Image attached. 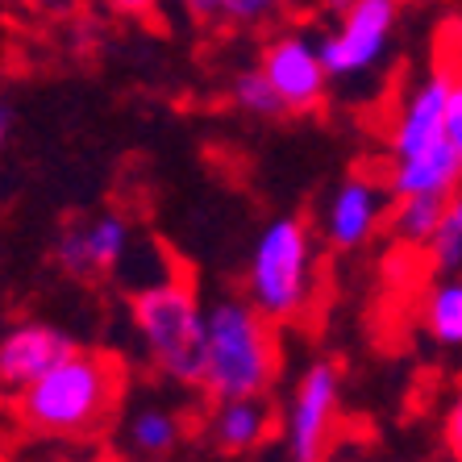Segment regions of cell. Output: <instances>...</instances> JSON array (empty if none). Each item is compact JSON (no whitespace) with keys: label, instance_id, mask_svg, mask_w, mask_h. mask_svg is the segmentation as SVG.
Here are the masks:
<instances>
[{"label":"cell","instance_id":"16","mask_svg":"<svg viewBox=\"0 0 462 462\" xmlns=\"http://www.w3.org/2000/svg\"><path fill=\"white\" fill-rule=\"evenodd\" d=\"M420 321L438 346H462V275H446L425 291Z\"/></svg>","mask_w":462,"mask_h":462},{"label":"cell","instance_id":"9","mask_svg":"<svg viewBox=\"0 0 462 462\" xmlns=\"http://www.w3.org/2000/svg\"><path fill=\"white\" fill-rule=\"evenodd\" d=\"M387 205H392V192H387L383 175L358 171L342 180L321 217L325 242L334 250H363L375 237V229L387 226V213H392Z\"/></svg>","mask_w":462,"mask_h":462},{"label":"cell","instance_id":"5","mask_svg":"<svg viewBox=\"0 0 462 462\" xmlns=\"http://www.w3.org/2000/svg\"><path fill=\"white\" fill-rule=\"evenodd\" d=\"M404 0H329L334 30L321 38L325 71L334 84H363L387 54Z\"/></svg>","mask_w":462,"mask_h":462},{"label":"cell","instance_id":"18","mask_svg":"<svg viewBox=\"0 0 462 462\" xmlns=\"http://www.w3.org/2000/svg\"><path fill=\"white\" fill-rule=\"evenodd\" d=\"M425 258L438 275H462V183L446 200V217L441 229L433 234V242L425 246Z\"/></svg>","mask_w":462,"mask_h":462},{"label":"cell","instance_id":"14","mask_svg":"<svg viewBox=\"0 0 462 462\" xmlns=\"http://www.w3.org/2000/svg\"><path fill=\"white\" fill-rule=\"evenodd\" d=\"M291 0H180L188 22L205 30H267L288 13Z\"/></svg>","mask_w":462,"mask_h":462},{"label":"cell","instance_id":"12","mask_svg":"<svg viewBox=\"0 0 462 462\" xmlns=\"http://www.w3.org/2000/svg\"><path fill=\"white\" fill-rule=\"evenodd\" d=\"M383 183L392 200H404V196H450L462 183V159L450 142L441 138L438 146L409 159H387Z\"/></svg>","mask_w":462,"mask_h":462},{"label":"cell","instance_id":"3","mask_svg":"<svg viewBox=\"0 0 462 462\" xmlns=\"http://www.w3.org/2000/svg\"><path fill=\"white\" fill-rule=\"evenodd\" d=\"M134 329L142 355L162 379L183 387H200L205 366V304L196 283L171 271L162 280L134 291Z\"/></svg>","mask_w":462,"mask_h":462},{"label":"cell","instance_id":"21","mask_svg":"<svg viewBox=\"0 0 462 462\" xmlns=\"http://www.w3.org/2000/svg\"><path fill=\"white\" fill-rule=\"evenodd\" d=\"M441 441H446V454L450 462H462V387L454 392L450 409H446V425H441Z\"/></svg>","mask_w":462,"mask_h":462},{"label":"cell","instance_id":"17","mask_svg":"<svg viewBox=\"0 0 462 462\" xmlns=\"http://www.w3.org/2000/svg\"><path fill=\"white\" fill-rule=\"evenodd\" d=\"M180 438H183V425L167 409H138L125 425L129 450L142 454V458H167L180 446Z\"/></svg>","mask_w":462,"mask_h":462},{"label":"cell","instance_id":"20","mask_svg":"<svg viewBox=\"0 0 462 462\" xmlns=\"http://www.w3.org/2000/svg\"><path fill=\"white\" fill-rule=\"evenodd\" d=\"M446 142L462 159V67L454 71V84H450V100H446Z\"/></svg>","mask_w":462,"mask_h":462},{"label":"cell","instance_id":"24","mask_svg":"<svg viewBox=\"0 0 462 462\" xmlns=\"http://www.w3.org/2000/svg\"><path fill=\"white\" fill-rule=\"evenodd\" d=\"M454 22L462 25V0H454Z\"/></svg>","mask_w":462,"mask_h":462},{"label":"cell","instance_id":"6","mask_svg":"<svg viewBox=\"0 0 462 462\" xmlns=\"http://www.w3.org/2000/svg\"><path fill=\"white\" fill-rule=\"evenodd\" d=\"M342 417V371L329 358H317L300 371L283 417L288 462H329Z\"/></svg>","mask_w":462,"mask_h":462},{"label":"cell","instance_id":"11","mask_svg":"<svg viewBox=\"0 0 462 462\" xmlns=\"http://www.w3.org/2000/svg\"><path fill=\"white\" fill-rule=\"evenodd\" d=\"M76 350V342L42 321H22L13 325L9 334L0 337V387L17 396L22 387H30L33 379H42L54 363H63Z\"/></svg>","mask_w":462,"mask_h":462},{"label":"cell","instance_id":"7","mask_svg":"<svg viewBox=\"0 0 462 462\" xmlns=\"http://www.w3.org/2000/svg\"><path fill=\"white\" fill-rule=\"evenodd\" d=\"M258 67L271 79V88L280 92L283 108L291 113H317L329 97V71H325L321 38H312L309 30H280L271 33L267 46L258 51Z\"/></svg>","mask_w":462,"mask_h":462},{"label":"cell","instance_id":"10","mask_svg":"<svg viewBox=\"0 0 462 462\" xmlns=\"http://www.w3.org/2000/svg\"><path fill=\"white\" fill-rule=\"evenodd\" d=\"M129 254V226L121 213H97L88 221L67 226L54 242V258L76 280H100L117 271Z\"/></svg>","mask_w":462,"mask_h":462},{"label":"cell","instance_id":"2","mask_svg":"<svg viewBox=\"0 0 462 462\" xmlns=\"http://www.w3.org/2000/svg\"><path fill=\"white\" fill-rule=\"evenodd\" d=\"M283 366L275 321L250 300H217L205 309V366L200 392L208 400L267 396Z\"/></svg>","mask_w":462,"mask_h":462},{"label":"cell","instance_id":"15","mask_svg":"<svg viewBox=\"0 0 462 462\" xmlns=\"http://www.w3.org/2000/svg\"><path fill=\"white\" fill-rule=\"evenodd\" d=\"M446 200L450 196H404V200H392V213H387V229L404 250H420L433 242V234L441 229V217H446Z\"/></svg>","mask_w":462,"mask_h":462},{"label":"cell","instance_id":"1","mask_svg":"<svg viewBox=\"0 0 462 462\" xmlns=\"http://www.w3.org/2000/svg\"><path fill=\"white\" fill-rule=\"evenodd\" d=\"M125 392V371L117 358L71 350L42 379H33L13 396V409L25 430L46 438H84L100 430Z\"/></svg>","mask_w":462,"mask_h":462},{"label":"cell","instance_id":"19","mask_svg":"<svg viewBox=\"0 0 462 462\" xmlns=\"http://www.w3.org/2000/svg\"><path fill=\"white\" fill-rule=\"evenodd\" d=\"M229 97H234V108L237 113H246V117H288V108H283L280 92L271 88V79L263 76V67H246V71H237L234 84H229Z\"/></svg>","mask_w":462,"mask_h":462},{"label":"cell","instance_id":"23","mask_svg":"<svg viewBox=\"0 0 462 462\" xmlns=\"http://www.w3.org/2000/svg\"><path fill=\"white\" fill-rule=\"evenodd\" d=\"M113 13H125V17H151L162 0H105Z\"/></svg>","mask_w":462,"mask_h":462},{"label":"cell","instance_id":"22","mask_svg":"<svg viewBox=\"0 0 462 462\" xmlns=\"http://www.w3.org/2000/svg\"><path fill=\"white\" fill-rule=\"evenodd\" d=\"M433 54H441V59H450L454 67H462V25L458 22H450L446 30H441L438 51H433Z\"/></svg>","mask_w":462,"mask_h":462},{"label":"cell","instance_id":"25","mask_svg":"<svg viewBox=\"0 0 462 462\" xmlns=\"http://www.w3.org/2000/svg\"><path fill=\"white\" fill-rule=\"evenodd\" d=\"M0 138H5V108H0Z\"/></svg>","mask_w":462,"mask_h":462},{"label":"cell","instance_id":"8","mask_svg":"<svg viewBox=\"0 0 462 462\" xmlns=\"http://www.w3.org/2000/svg\"><path fill=\"white\" fill-rule=\"evenodd\" d=\"M454 71L458 67L450 59L433 54L430 71L412 84V92L400 100L396 117L387 125V159H409L446 138V100H450Z\"/></svg>","mask_w":462,"mask_h":462},{"label":"cell","instance_id":"4","mask_svg":"<svg viewBox=\"0 0 462 462\" xmlns=\"http://www.w3.org/2000/svg\"><path fill=\"white\" fill-rule=\"evenodd\" d=\"M317 291V237L300 217L271 221L246 267V300L275 325H296Z\"/></svg>","mask_w":462,"mask_h":462},{"label":"cell","instance_id":"13","mask_svg":"<svg viewBox=\"0 0 462 462\" xmlns=\"http://www.w3.org/2000/svg\"><path fill=\"white\" fill-rule=\"evenodd\" d=\"M208 441L221 454H250L275 430L267 396H242V400H213L208 412Z\"/></svg>","mask_w":462,"mask_h":462}]
</instances>
